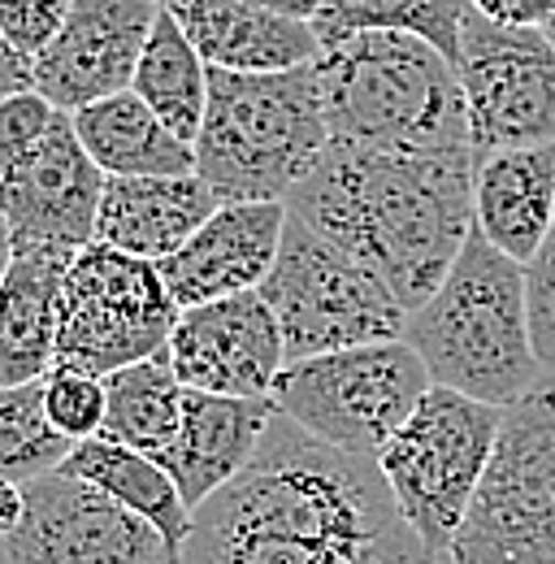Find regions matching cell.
Segmentation results:
<instances>
[{
	"label": "cell",
	"mask_w": 555,
	"mask_h": 564,
	"mask_svg": "<svg viewBox=\"0 0 555 564\" xmlns=\"http://www.w3.org/2000/svg\"><path fill=\"white\" fill-rule=\"evenodd\" d=\"M161 4H165V0H161Z\"/></svg>",
	"instance_id": "f35d334b"
},
{
	"label": "cell",
	"mask_w": 555,
	"mask_h": 564,
	"mask_svg": "<svg viewBox=\"0 0 555 564\" xmlns=\"http://www.w3.org/2000/svg\"><path fill=\"white\" fill-rule=\"evenodd\" d=\"M429 387V369L413 344L391 339L286 360L270 400L282 417L322 443L378 460L387 438L413 417Z\"/></svg>",
	"instance_id": "52a82bcc"
},
{
	"label": "cell",
	"mask_w": 555,
	"mask_h": 564,
	"mask_svg": "<svg viewBox=\"0 0 555 564\" xmlns=\"http://www.w3.org/2000/svg\"><path fill=\"white\" fill-rule=\"evenodd\" d=\"M555 517V373L503 409L451 564H508Z\"/></svg>",
	"instance_id": "30bf717a"
},
{
	"label": "cell",
	"mask_w": 555,
	"mask_h": 564,
	"mask_svg": "<svg viewBox=\"0 0 555 564\" xmlns=\"http://www.w3.org/2000/svg\"><path fill=\"white\" fill-rule=\"evenodd\" d=\"M165 352L183 387L243 400H270L286 365L282 326L261 291L183 308Z\"/></svg>",
	"instance_id": "4fadbf2b"
},
{
	"label": "cell",
	"mask_w": 555,
	"mask_h": 564,
	"mask_svg": "<svg viewBox=\"0 0 555 564\" xmlns=\"http://www.w3.org/2000/svg\"><path fill=\"white\" fill-rule=\"evenodd\" d=\"M474 170L469 143L391 148L330 135L286 209L413 313L438 291L474 230Z\"/></svg>",
	"instance_id": "7a4b0ae2"
},
{
	"label": "cell",
	"mask_w": 555,
	"mask_h": 564,
	"mask_svg": "<svg viewBox=\"0 0 555 564\" xmlns=\"http://www.w3.org/2000/svg\"><path fill=\"white\" fill-rule=\"evenodd\" d=\"M474 9L503 26H547L555 0H474Z\"/></svg>",
	"instance_id": "1f68e13d"
},
{
	"label": "cell",
	"mask_w": 555,
	"mask_h": 564,
	"mask_svg": "<svg viewBox=\"0 0 555 564\" xmlns=\"http://www.w3.org/2000/svg\"><path fill=\"white\" fill-rule=\"evenodd\" d=\"M465 13L469 0H322L313 31L322 44L360 31H404L456 62Z\"/></svg>",
	"instance_id": "484cf974"
},
{
	"label": "cell",
	"mask_w": 555,
	"mask_h": 564,
	"mask_svg": "<svg viewBox=\"0 0 555 564\" xmlns=\"http://www.w3.org/2000/svg\"><path fill=\"white\" fill-rule=\"evenodd\" d=\"M274 400H243V395H213V391H192L183 395V425L174 443L156 456L187 508L196 512L208 495H217L230 478L248 469L257 456L265 430L274 422Z\"/></svg>",
	"instance_id": "e0dca14e"
},
{
	"label": "cell",
	"mask_w": 555,
	"mask_h": 564,
	"mask_svg": "<svg viewBox=\"0 0 555 564\" xmlns=\"http://www.w3.org/2000/svg\"><path fill=\"white\" fill-rule=\"evenodd\" d=\"M22 508H26V495L13 478L0 474V539H9V530L22 521Z\"/></svg>",
	"instance_id": "836d02e7"
},
{
	"label": "cell",
	"mask_w": 555,
	"mask_h": 564,
	"mask_svg": "<svg viewBox=\"0 0 555 564\" xmlns=\"http://www.w3.org/2000/svg\"><path fill=\"white\" fill-rule=\"evenodd\" d=\"M208 70H295L313 66L322 40L313 22L282 18L248 0H165Z\"/></svg>",
	"instance_id": "ac0fdd59"
},
{
	"label": "cell",
	"mask_w": 555,
	"mask_h": 564,
	"mask_svg": "<svg viewBox=\"0 0 555 564\" xmlns=\"http://www.w3.org/2000/svg\"><path fill=\"white\" fill-rule=\"evenodd\" d=\"M178 564H438L373 456L274 413L239 478L192 512Z\"/></svg>",
	"instance_id": "6da1fadb"
},
{
	"label": "cell",
	"mask_w": 555,
	"mask_h": 564,
	"mask_svg": "<svg viewBox=\"0 0 555 564\" xmlns=\"http://www.w3.org/2000/svg\"><path fill=\"white\" fill-rule=\"evenodd\" d=\"M248 4H261L270 13H282V18H300V22H313L322 0H248Z\"/></svg>",
	"instance_id": "d590c367"
},
{
	"label": "cell",
	"mask_w": 555,
	"mask_h": 564,
	"mask_svg": "<svg viewBox=\"0 0 555 564\" xmlns=\"http://www.w3.org/2000/svg\"><path fill=\"white\" fill-rule=\"evenodd\" d=\"M44 409L66 438L74 443L96 438L105 425V378L78 373V369H53L44 378Z\"/></svg>",
	"instance_id": "83f0119b"
},
{
	"label": "cell",
	"mask_w": 555,
	"mask_h": 564,
	"mask_svg": "<svg viewBox=\"0 0 555 564\" xmlns=\"http://www.w3.org/2000/svg\"><path fill=\"white\" fill-rule=\"evenodd\" d=\"M66 474L87 478L91 487H100L105 495H113L118 503H127L131 512H139L143 521H152L174 552H183L187 534H192V508L178 491V482L170 478V469L135 447H122L113 438H83L74 443V452L62 465Z\"/></svg>",
	"instance_id": "603a6c76"
},
{
	"label": "cell",
	"mask_w": 555,
	"mask_h": 564,
	"mask_svg": "<svg viewBox=\"0 0 555 564\" xmlns=\"http://www.w3.org/2000/svg\"><path fill=\"white\" fill-rule=\"evenodd\" d=\"M178 300L161 279L156 261L87 243L74 252L62 286L57 365L109 378L135 360L161 356L178 326Z\"/></svg>",
	"instance_id": "9c48e42d"
},
{
	"label": "cell",
	"mask_w": 555,
	"mask_h": 564,
	"mask_svg": "<svg viewBox=\"0 0 555 564\" xmlns=\"http://www.w3.org/2000/svg\"><path fill=\"white\" fill-rule=\"evenodd\" d=\"M286 230V205H221L205 226L165 261H156L161 279L178 308H196L208 300L261 291L270 279Z\"/></svg>",
	"instance_id": "2e32d148"
},
{
	"label": "cell",
	"mask_w": 555,
	"mask_h": 564,
	"mask_svg": "<svg viewBox=\"0 0 555 564\" xmlns=\"http://www.w3.org/2000/svg\"><path fill=\"white\" fill-rule=\"evenodd\" d=\"M543 31H547V40H552V44H555V13H552V18H547V26H543Z\"/></svg>",
	"instance_id": "74e56055"
},
{
	"label": "cell",
	"mask_w": 555,
	"mask_h": 564,
	"mask_svg": "<svg viewBox=\"0 0 555 564\" xmlns=\"http://www.w3.org/2000/svg\"><path fill=\"white\" fill-rule=\"evenodd\" d=\"M474 226L521 265L543 252L555 226V143L478 156Z\"/></svg>",
	"instance_id": "ffe728a7"
},
{
	"label": "cell",
	"mask_w": 555,
	"mask_h": 564,
	"mask_svg": "<svg viewBox=\"0 0 555 564\" xmlns=\"http://www.w3.org/2000/svg\"><path fill=\"white\" fill-rule=\"evenodd\" d=\"M552 373H555V369H552Z\"/></svg>",
	"instance_id": "ab89813d"
},
{
	"label": "cell",
	"mask_w": 555,
	"mask_h": 564,
	"mask_svg": "<svg viewBox=\"0 0 555 564\" xmlns=\"http://www.w3.org/2000/svg\"><path fill=\"white\" fill-rule=\"evenodd\" d=\"M74 0H0V35L22 62H35L66 26Z\"/></svg>",
	"instance_id": "f546056e"
},
{
	"label": "cell",
	"mask_w": 555,
	"mask_h": 564,
	"mask_svg": "<svg viewBox=\"0 0 555 564\" xmlns=\"http://www.w3.org/2000/svg\"><path fill=\"white\" fill-rule=\"evenodd\" d=\"M91 161L109 178L143 174H196V143L178 140L135 91H113L69 113Z\"/></svg>",
	"instance_id": "7402d4cb"
},
{
	"label": "cell",
	"mask_w": 555,
	"mask_h": 564,
	"mask_svg": "<svg viewBox=\"0 0 555 564\" xmlns=\"http://www.w3.org/2000/svg\"><path fill=\"white\" fill-rule=\"evenodd\" d=\"M105 170L83 148L66 109L40 148L0 183V217L13 248H87L96 243V213Z\"/></svg>",
	"instance_id": "5bb4252c"
},
{
	"label": "cell",
	"mask_w": 555,
	"mask_h": 564,
	"mask_svg": "<svg viewBox=\"0 0 555 564\" xmlns=\"http://www.w3.org/2000/svg\"><path fill=\"white\" fill-rule=\"evenodd\" d=\"M26 87H31V62H22L9 48V40L0 35V100L13 96V91H26Z\"/></svg>",
	"instance_id": "d6a6232c"
},
{
	"label": "cell",
	"mask_w": 555,
	"mask_h": 564,
	"mask_svg": "<svg viewBox=\"0 0 555 564\" xmlns=\"http://www.w3.org/2000/svg\"><path fill=\"white\" fill-rule=\"evenodd\" d=\"M22 495V521L0 539L9 564H178L152 521L78 474L53 469Z\"/></svg>",
	"instance_id": "7c38bea8"
},
{
	"label": "cell",
	"mask_w": 555,
	"mask_h": 564,
	"mask_svg": "<svg viewBox=\"0 0 555 564\" xmlns=\"http://www.w3.org/2000/svg\"><path fill=\"white\" fill-rule=\"evenodd\" d=\"M183 378L174 373L170 352L135 360L105 378V425L100 438L161 456L183 425Z\"/></svg>",
	"instance_id": "cb8c5ba5"
},
{
	"label": "cell",
	"mask_w": 555,
	"mask_h": 564,
	"mask_svg": "<svg viewBox=\"0 0 555 564\" xmlns=\"http://www.w3.org/2000/svg\"><path fill=\"white\" fill-rule=\"evenodd\" d=\"M69 261L74 248H13L0 279V387L53 373Z\"/></svg>",
	"instance_id": "44dd1931"
},
{
	"label": "cell",
	"mask_w": 555,
	"mask_h": 564,
	"mask_svg": "<svg viewBox=\"0 0 555 564\" xmlns=\"http://www.w3.org/2000/svg\"><path fill=\"white\" fill-rule=\"evenodd\" d=\"M131 91L178 140L196 143L208 105V66L196 53V44L183 35V26L174 22L170 9H161L156 26L148 35V48L139 57Z\"/></svg>",
	"instance_id": "d4e9b609"
},
{
	"label": "cell",
	"mask_w": 555,
	"mask_h": 564,
	"mask_svg": "<svg viewBox=\"0 0 555 564\" xmlns=\"http://www.w3.org/2000/svg\"><path fill=\"white\" fill-rule=\"evenodd\" d=\"M44 378L0 387V474L18 487L62 469L74 452V438H66L44 409Z\"/></svg>",
	"instance_id": "4316f807"
},
{
	"label": "cell",
	"mask_w": 555,
	"mask_h": 564,
	"mask_svg": "<svg viewBox=\"0 0 555 564\" xmlns=\"http://www.w3.org/2000/svg\"><path fill=\"white\" fill-rule=\"evenodd\" d=\"M508 564H555V517Z\"/></svg>",
	"instance_id": "e575fe53"
},
{
	"label": "cell",
	"mask_w": 555,
	"mask_h": 564,
	"mask_svg": "<svg viewBox=\"0 0 555 564\" xmlns=\"http://www.w3.org/2000/svg\"><path fill=\"white\" fill-rule=\"evenodd\" d=\"M161 9V0H74L57 40L31 62V87L66 113L127 91Z\"/></svg>",
	"instance_id": "9a60e30c"
},
{
	"label": "cell",
	"mask_w": 555,
	"mask_h": 564,
	"mask_svg": "<svg viewBox=\"0 0 555 564\" xmlns=\"http://www.w3.org/2000/svg\"><path fill=\"white\" fill-rule=\"evenodd\" d=\"M9 261H13V239H9V226H4V217H0V279H4Z\"/></svg>",
	"instance_id": "8d00e7d4"
},
{
	"label": "cell",
	"mask_w": 555,
	"mask_h": 564,
	"mask_svg": "<svg viewBox=\"0 0 555 564\" xmlns=\"http://www.w3.org/2000/svg\"><path fill=\"white\" fill-rule=\"evenodd\" d=\"M456 74L474 156L555 143V44L543 26L490 22L469 0Z\"/></svg>",
	"instance_id": "8fae6325"
},
{
	"label": "cell",
	"mask_w": 555,
	"mask_h": 564,
	"mask_svg": "<svg viewBox=\"0 0 555 564\" xmlns=\"http://www.w3.org/2000/svg\"><path fill=\"white\" fill-rule=\"evenodd\" d=\"M530 279V330H534V348L538 360L555 369V226L543 243V252L525 265Z\"/></svg>",
	"instance_id": "4dcf8cb0"
},
{
	"label": "cell",
	"mask_w": 555,
	"mask_h": 564,
	"mask_svg": "<svg viewBox=\"0 0 555 564\" xmlns=\"http://www.w3.org/2000/svg\"><path fill=\"white\" fill-rule=\"evenodd\" d=\"M503 409L460 395L451 387H429L378 452V469L395 495L404 521L434 556H447L474 495L482 487Z\"/></svg>",
	"instance_id": "8992f818"
},
{
	"label": "cell",
	"mask_w": 555,
	"mask_h": 564,
	"mask_svg": "<svg viewBox=\"0 0 555 564\" xmlns=\"http://www.w3.org/2000/svg\"><path fill=\"white\" fill-rule=\"evenodd\" d=\"M404 339L425 360L434 387H451L494 409L516 404L552 378L530 330L525 265L503 257L478 226L438 291L409 313Z\"/></svg>",
	"instance_id": "3957f363"
},
{
	"label": "cell",
	"mask_w": 555,
	"mask_h": 564,
	"mask_svg": "<svg viewBox=\"0 0 555 564\" xmlns=\"http://www.w3.org/2000/svg\"><path fill=\"white\" fill-rule=\"evenodd\" d=\"M261 295L282 326L286 360L360 344H391L404 339L409 326V308L382 286V279H373L356 257L335 248L291 209Z\"/></svg>",
	"instance_id": "ba28073f"
},
{
	"label": "cell",
	"mask_w": 555,
	"mask_h": 564,
	"mask_svg": "<svg viewBox=\"0 0 555 564\" xmlns=\"http://www.w3.org/2000/svg\"><path fill=\"white\" fill-rule=\"evenodd\" d=\"M322 109L335 140L391 148L469 143L456 62L404 31H360L317 53ZM474 148V143H469Z\"/></svg>",
	"instance_id": "5b68a950"
},
{
	"label": "cell",
	"mask_w": 555,
	"mask_h": 564,
	"mask_svg": "<svg viewBox=\"0 0 555 564\" xmlns=\"http://www.w3.org/2000/svg\"><path fill=\"white\" fill-rule=\"evenodd\" d=\"M217 209L221 200L200 174L105 178V196L96 213V243H109L143 261H165Z\"/></svg>",
	"instance_id": "d6986e66"
},
{
	"label": "cell",
	"mask_w": 555,
	"mask_h": 564,
	"mask_svg": "<svg viewBox=\"0 0 555 564\" xmlns=\"http://www.w3.org/2000/svg\"><path fill=\"white\" fill-rule=\"evenodd\" d=\"M330 143L317 66L208 70V105L196 135V174L221 205H261L308 178Z\"/></svg>",
	"instance_id": "277c9868"
},
{
	"label": "cell",
	"mask_w": 555,
	"mask_h": 564,
	"mask_svg": "<svg viewBox=\"0 0 555 564\" xmlns=\"http://www.w3.org/2000/svg\"><path fill=\"white\" fill-rule=\"evenodd\" d=\"M57 105L48 96H40L35 87L13 91L0 100V183L40 148V140L48 135V127L57 122Z\"/></svg>",
	"instance_id": "f1b7e54d"
}]
</instances>
